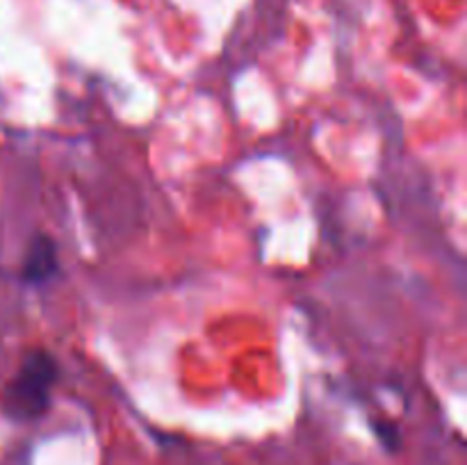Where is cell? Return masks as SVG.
I'll use <instances>...</instances> for the list:
<instances>
[{"label":"cell","mask_w":467,"mask_h":465,"mask_svg":"<svg viewBox=\"0 0 467 465\" xmlns=\"http://www.w3.org/2000/svg\"><path fill=\"white\" fill-rule=\"evenodd\" d=\"M59 381V363L48 349H32L23 356L3 390V410L14 422L44 418Z\"/></svg>","instance_id":"1"},{"label":"cell","mask_w":467,"mask_h":465,"mask_svg":"<svg viewBox=\"0 0 467 465\" xmlns=\"http://www.w3.org/2000/svg\"><path fill=\"white\" fill-rule=\"evenodd\" d=\"M21 276L30 287H44L59 276V251L53 237L46 232L32 237L21 264Z\"/></svg>","instance_id":"2"}]
</instances>
